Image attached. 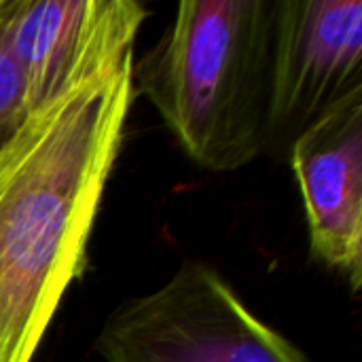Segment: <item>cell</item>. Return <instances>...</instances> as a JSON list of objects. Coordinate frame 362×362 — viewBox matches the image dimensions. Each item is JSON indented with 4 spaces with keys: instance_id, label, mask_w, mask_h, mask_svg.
Instances as JSON below:
<instances>
[{
    "instance_id": "obj_4",
    "label": "cell",
    "mask_w": 362,
    "mask_h": 362,
    "mask_svg": "<svg viewBox=\"0 0 362 362\" xmlns=\"http://www.w3.org/2000/svg\"><path fill=\"white\" fill-rule=\"evenodd\" d=\"M358 93L361 0H278L263 155L286 159L308 127Z\"/></svg>"
},
{
    "instance_id": "obj_5",
    "label": "cell",
    "mask_w": 362,
    "mask_h": 362,
    "mask_svg": "<svg viewBox=\"0 0 362 362\" xmlns=\"http://www.w3.org/2000/svg\"><path fill=\"white\" fill-rule=\"evenodd\" d=\"M144 17L136 0H8L0 30L23 72L30 110L132 59Z\"/></svg>"
},
{
    "instance_id": "obj_7",
    "label": "cell",
    "mask_w": 362,
    "mask_h": 362,
    "mask_svg": "<svg viewBox=\"0 0 362 362\" xmlns=\"http://www.w3.org/2000/svg\"><path fill=\"white\" fill-rule=\"evenodd\" d=\"M30 112L23 72L0 30V138L15 132Z\"/></svg>"
},
{
    "instance_id": "obj_2",
    "label": "cell",
    "mask_w": 362,
    "mask_h": 362,
    "mask_svg": "<svg viewBox=\"0 0 362 362\" xmlns=\"http://www.w3.org/2000/svg\"><path fill=\"white\" fill-rule=\"evenodd\" d=\"M278 0H185L132 70L191 161L233 172L265 153Z\"/></svg>"
},
{
    "instance_id": "obj_8",
    "label": "cell",
    "mask_w": 362,
    "mask_h": 362,
    "mask_svg": "<svg viewBox=\"0 0 362 362\" xmlns=\"http://www.w3.org/2000/svg\"><path fill=\"white\" fill-rule=\"evenodd\" d=\"M6 4H8V0H0V19L4 17V11H6Z\"/></svg>"
},
{
    "instance_id": "obj_3",
    "label": "cell",
    "mask_w": 362,
    "mask_h": 362,
    "mask_svg": "<svg viewBox=\"0 0 362 362\" xmlns=\"http://www.w3.org/2000/svg\"><path fill=\"white\" fill-rule=\"evenodd\" d=\"M95 350L104 362H314L199 261L182 263L159 288L121 303Z\"/></svg>"
},
{
    "instance_id": "obj_6",
    "label": "cell",
    "mask_w": 362,
    "mask_h": 362,
    "mask_svg": "<svg viewBox=\"0 0 362 362\" xmlns=\"http://www.w3.org/2000/svg\"><path fill=\"white\" fill-rule=\"evenodd\" d=\"M310 235V252L362 286V93L337 104L291 146Z\"/></svg>"
},
{
    "instance_id": "obj_1",
    "label": "cell",
    "mask_w": 362,
    "mask_h": 362,
    "mask_svg": "<svg viewBox=\"0 0 362 362\" xmlns=\"http://www.w3.org/2000/svg\"><path fill=\"white\" fill-rule=\"evenodd\" d=\"M134 57L0 138V362H32L87 244L134 100Z\"/></svg>"
}]
</instances>
